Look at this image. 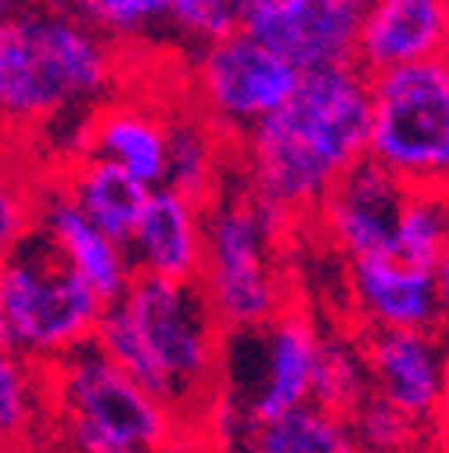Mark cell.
<instances>
[{
	"instance_id": "44dd1931",
	"label": "cell",
	"mask_w": 449,
	"mask_h": 453,
	"mask_svg": "<svg viewBox=\"0 0 449 453\" xmlns=\"http://www.w3.org/2000/svg\"><path fill=\"white\" fill-rule=\"evenodd\" d=\"M449 252V205L445 188H407L396 226H392V256L424 270H445Z\"/></svg>"
},
{
	"instance_id": "8992f818",
	"label": "cell",
	"mask_w": 449,
	"mask_h": 453,
	"mask_svg": "<svg viewBox=\"0 0 449 453\" xmlns=\"http://www.w3.org/2000/svg\"><path fill=\"white\" fill-rule=\"evenodd\" d=\"M104 306L36 231L0 256V346L40 367L87 346Z\"/></svg>"
},
{
	"instance_id": "2e32d148",
	"label": "cell",
	"mask_w": 449,
	"mask_h": 453,
	"mask_svg": "<svg viewBox=\"0 0 449 453\" xmlns=\"http://www.w3.org/2000/svg\"><path fill=\"white\" fill-rule=\"evenodd\" d=\"M36 234L58 252V259L69 263L104 303H116L133 280V263L126 256V245L108 238L101 226H94L62 188L47 191L40 198Z\"/></svg>"
},
{
	"instance_id": "484cf974",
	"label": "cell",
	"mask_w": 449,
	"mask_h": 453,
	"mask_svg": "<svg viewBox=\"0 0 449 453\" xmlns=\"http://www.w3.org/2000/svg\"><path fill=\"white\" fill-rule=\"evenodd\" d=\"M36 205L22 165L11 158V151L0 144V256L19 249L36 231Z\"/></svg>"
},
{
	"instance_id": "8fae6325",
	"label": "cell",
	"mask_w": 449,
	"mask_h": 453,
	"mask_svg": "<svg viewBox=\"0 0 449 453\" xmlns=\"http://www.w3.org/2000/svg\"><path fill=\"white\" fill-rule=\"evenodd\" d=\"M407 184L370 155L353 162L313 209L320 231L346 259L392 252V226Z\"/></svg>"
},
{
	"instance_id": "ba28073f",
	"label": "cell",
	"mask_w": 449,
	"mask_h": 453,
	"mask_svg": "<svg viewBox=\"0 0 449 453\" xmlns=\"http://www.w3.org/2000/svg\"><path fill=\"white\" fill-rule=\"evenodd\" d=\"M295 83L299 69L245 29L205 43L194 65V90L205 119L219 134L234 137L270 116L295 90Z\"/></svg>"
},
{
	"instance_id": "4fadbf2b",
	"label": "cell",
	"mask_w": 449,
	"mask_h": 453,
	"mask_svg": "<svg viewBox=\"0 0 449 453\" xmlns=\"http://www.w3.org/2000/svg\"><path fill=\"white\" fill-rule=\"evenodd\" d=\"M133 273H158L173 280H198L205 256V205L155 184L126 238Z\"/></svg>"
},
{
	"instance_id": "603a6c76",
	"label": "cell",
	"mask_w": 449,
	"mask_h": 453,
	"mask_svg": "<svg viewBox=\"0 0 449 453\" xmlns=\"http://www.w3.org/2000/svg\"><path fill=\"white\" fill-rule=\"evenodd\" d=\"M40 364L0 346V449L19 446L33 432L40 411Z\"/></svg>"
},
{
	"instance_id": "7402d4cb",
	"label": "cell",
	"mask_w": 449,
	"mask_h": 453,
	"mask_svg": "<svg viewBox=\"0 0 449 453\" xmlns=\"http://www.w3.org/2000/svg\"><path fill=\"white\" fill-rule=\"evenodd\" d=\"M370 371L363 360L360 338L349 334H320L313 381H309V403L349 418L363 400H370Z\"/></svg>"
},
{
	"instance_id": "9a60e30c",
	"label": "cell",
	"mask_w": 449,
	"mask_h": 453,
	"mask_svg": "<svg viewBox=\"0 0 449 453\" xmlns=\"http://www.w3.org/2000/svg\"><path fill=\"white\" fill-rule=\"evenodd\" d=\"M259 338H263V381L245 400L255 425L309 403L320 327L309 313L285 306L270 324L259 327Z\"/></svg>"
},
{
	"instance_id": "7c38bea8",
	"label": "cell",
	"mask_w": 449,
	"mask_h": 453,
	"mask_svg": "<svg viewBox=\"0 0 449 453\" xmlns=\"http://www.w3.org/2000/svg\"><path fill=\"white\" fill-rule=\"evenodd\" d=\"M349 296L363 327L442 331L445 270H424L392 252L349 259Z\"/></svg>"
},
{
	"instance_id": "7a4b0ae2",
	"label": "cell",
	"mask_w": 449,
	"mask_h": 453,
	"mask_svg": "<svg viewBox=\"0 0 449 453\" xmlns=\"http://www.w3.org/2000/svg\"><path fill=\"white\" fill-rule=\"evenodd\" d=\"M223 338L198 280L133 273L126 292L101 310L90 342L177 418H202L219 385Z\"/></svg>"
},
{
	"instance_id": "cb8c5ba5",
	"label": "cell",
	"mask_w": 449,
	"mask_h": 453,
	"mask_svg": "<svg viewBox=\"0 0 449 453\" xmlns=\"http://www.w3.org/2000/svg\"><path fill=\"white\" fill-rule=\"evenodd\" d=\"M65 4L108 40H141L165 26L173 0H65Z\"/></svg>"
},
{
	"instance_id": "e0dca14e",
	"label": "cell",
	"mask_w": 449,
	"mask_h": 453,
	"mask_svg": "<svg viewBox=\"0 0 449 453\" xmlns=\"http://www.w3.org/2000/svg\"><path fill=\"white\" fill-rule=\"evenodd\" d=\"M87 151L111 158L148 188L165 180V119L144 104H104L87 119Z\"/></svg>"
},
{
	"instance_id": "f546056e",
	"label": "cell",
	"mask_w": 449,
	"mask_h": 453,
	"mask_svg": "<svg viewBox=\"0 0 449 453\" xmlns=\"http://www.w3.org/2000/svg\"><path fill=\"white\" fill-rule=\"evenodd\" d=\"M407 453H442V449L431 446V442H421V446H414V449H407Z\"/></svg>"
},
{
	"instance_id": "4dcf8cb0",
	"label": "cell",
	"mask_w": 449,
	"mask_h": 453,
	"mask_svg": "<svg viewBox=\"0 0 449 453\" xmlns=\"http://www.w3.org/2000/svg\"><path fill=\"white\" fill-rule=\"evenodd\" d=\"M231 453H259V449H255V446H248V442H245V446H238V449H231Z\"/></svg>"
},
{
	"instance_id": "d4e9b609",
	"label": "cell",
	"mask_w": 449,
	"mask_h": 453,
	"mask_svg": "<svg viewBox=\"0 0 449 453\" xmlns=\"http://www.w3.org/2000/svg\"><path fill=\"white\" fill-rule=\"evenodd\" d=\"M349 425H353V432H356V439L367 453H407L421 442H431L421 425H414L403 411L384 403L381 395L363 400L349 414Z\"/></svg>"
},
{
	"instance_id": "ffe728a7",
	"label": "cell",
	"mask_w": 449,
	"mask_h": 453,
	"mask_svg": "<svg viewBox=\"0 0 449 453\" xmlns=\"http://www.w3.org/2000/svg\"><path fill=\"white\" fill-rule=\"evenodd\" d=\"M248 446L259 453H367L349 418L331 414L316 403H302L273 421L255 425Z\"/></svg>"
},
{
	"instance_id": "f1b7e54d",
	"label": "cell",
	"mask_w": 449,
	"mask_h": 453,
	"mask_svg": "<svg viewBox=\"0 0 449 453\" xmlns=\"http://www.w3.org/2000/svg\"><path fill=\"white\" fill-rule=\"evenodd\" d=\"M231 4H234V8L241 12V19H245L252 8H259V4H263V0H231Z\"/></svg>"
},
{
	"instance_id": "6da1fadb",
	"label": "cell",
	"mask_w": 449,
	"mask_h": 453,
	"mask_svg": "<svg viewBox=\"0 0 449 453\" xmlns=\"http://www.w3.org/2000/svg\"><path fill=\"white\" fill-rule=\"evenodd\" d=\"M370 73L356 62L299 73L295 90L241 134L248 195L285 223L313 216L320 198L367 155Z\"/></svg>"
},
{
	"instance_id": "9c48e42d",
	"label": "cell",
	"mask_w": 449,
	"mask_h": 453,
	"mask_svg": "<svg viewBox=\"0 0 449 453\" xmlns=\"http://www.w3.org/2000/svg\"><path fill=\"white\" fill-rule=\"evenodd\" d=\"M363 360L370 388L431 435L445 421V349L442 331L363 327Z\"/></svg>"
},
{
	"instance_id": "3957f363",
	"label": "cell",
	"mask_w": 449,
	"mask_h": 453,
	"mask_svg": "<svg viewBox=\"0 0 449 453\" xmlns=\"http://www.w3.org/2000/svg\"><path fill=\"white\" fill-rule=\"evenodd\" d=\"M116 87L111 40L65 0H26L0 26V127L29 130L90 108Z\"/></svg>"
},
{
	"instance_id": "4316f807",
	"label": "cell",
	"mask_w": 449,
	"mask_h": 453,
	"mask_svg": "<svg viewBox=\"0 0 449 453\" xmlns=\"http://www.w3.org/2000/svg\"><path fill=\"white\" fill-rule=\"evenodd\" d=\"M180 40L205 47L212 40H223L227 33L241 29V12L231 0H173L170 19H165Z\"/></svg>"
},
{
	"instance_id": "52a82bcc",
	"label": "cell",
	"mask_w": 449,
	"mask_h": 453,
	"mask_svg": "<svg viewBox=\"0 0 449 453\" xmlns=\"http://www.w3.org/2000/svg\"><path fill=\"white\" fill-rule=\"evenodd\" d=\"M367 155L407 188H445L449 62L445 54L370 76Z\"/></svg>"
},
{
	"instance_id": "83f0119b",
	"label": "cell",
	"mask_w": 449,
	"mask_h": 453,
	"mask_svg": "<svg viewBox=\"0 0 449 453\" xmlns=\"http://www.w3.org/2000/svg\"><path fill=\"white\" fill-rule=\"evenodd\" d=\"M22 4H26V0H0V26H4V22H8Z\"/></svg>"
},
{
	"instance_id": "d6986e66",
	"label": "cell",
	"mask_w": 449,
	"mask_h": 453,
	"mask_svg": "<svg viewBox=\"0 0 449 453\" xmlns=\"http://www.w3.org/2000/svg\"><path fill=\"white\" fill-rule=\"evenodd\" d=\"M223 137L205 116H180L165 123V180L173 191L187 195L198 205H209L219 191L223 162H219V141Z\"/></svg>"
},
{
	"instance_id": "30bf717a",
	"label": "cell",
	"mask_w": 449,
	"mask_h": 453,
	"mask_svg": "<svg viewBox=\"0 0 449 453\" xmlns=\"http://www.w3.org/2000/svg\"><path fill=\"white\" fill-rule=\"evenodd\" d=\"M363 12L367 0H263L241 19V29L309 73L353 62Z\"/></svg>"
},
{
	"instance_id": "277c9868",
	"label": "cell",
	"mask_w": 449,
	"mask_h": 453,
	"mask_svg": "<svg viewBox=\"0 0 449 453\" xmlns=\"http://www.w3.org/2000/svg\"><path fill=\"white\" fill-rule=\"evenodd\" d=\"M69 453H165L180 418L141 388L94 342L43 367Z\"/></svg>"
},
{
	"instance_id": "ac0fdd59",
	"label": "cell",
	"mask_w": 449,
	"mask_h": 453,
	"mask_svg": "<svg viewBox=\"0 0 449 453\" xmlns=\"http://www.w3.org/2000/svg\"><path fill=\"white\" fill-rule=\"evenodd\" d=\"M62 191L76 202V209L94 226H101L108 238L126 245L151 188L144 180H137L133 173H126V169L116 165L111 158H101V155L87 151L72 165V173L62 180Z\"/></svg>"
},
{
	"instance_id": "5bb4252c",
	"label": "cell",
	"mask_w": 449,
	"mask_h": 453,
	"mask_svg": "<svg viewBox=\"0 0 449 453\" xmlns=\"http://www.w3.org/2000/svg\"><path fill=\"white\" fill-rule=\"evenodd\" d=\"M449 47V0H367L353 62L363 73L438 58Z\"/></svg>"
},
{
	"instance_id": "5b68a950",
	"label": "cell",
	"mask_w": 449,
	"mask_h": 453,
	"mask_svg": "<svg viewBox=\"0 0 449 453\" xmlns=\"http://www.w3.org/2000/svg\"><path fill=\"white\" fill-rule=\"evenodd\" d=\"M285 219L263 209L248 191L205 205V256L198 288L223 331H255L288 306L277 245Z\"/></svg>"
}]
</instances>
